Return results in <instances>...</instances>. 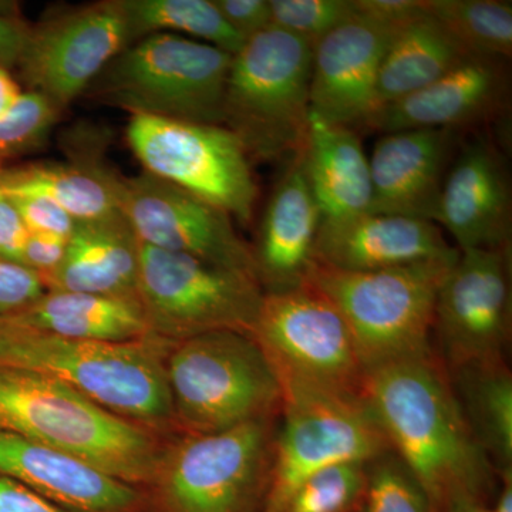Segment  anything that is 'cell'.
I'll return each mask as SVG.
<instances>
[{
	"mask_svg": "<svg viewBox=\"0 0 512 512\" xmlns=\"http://www.w3.org/2000/svg\"><path fill=\"white\" fill-rule=\"evenodd\" d=\"M362 399L434 511L478 501L490 480L487 453L430 356L369 370Z\"/></svg>",
	"mask_w": 512,
	"mask_h": 512,
	"instance_id": "cell-1",
	"label": "cell"
},
{
	"mask_svg": "<svg viewBox=\"0 0 512 512\" xmlns=\"http://www.w3.org/2000/svg\"><path fill=\"white\" fill-rule=\"evenodd\" d=\"M173 343L66 339L0 319V365L59 380L97 406L150 430L174 419L165 360Z\"/></svg>",
	"mask_w": 512,
	"mask_h": 512,
	"instance_id": "cell-2",
	"label": "cell"
},
{
	"mask_svg": "<svg viewBox=\"0 0 512 512\" xmlns=\"http://www.w3.org/2000/svg\"><path fill=\"white\" fill-rule=\"evenodd\" d=\"M0 431L82 458L134 487H150L161 451L150 430L52 377L0 365Z\"/></svg>",
	"mask_w": 512,
	"mask_h": 512,
	"instance_id": "cell-3",
	"label": "cell"
},
{
	"mask_svg": "<svg viewBox=\"0 0 512 512\" xmlns=\"http://www.w3.org/2000/svg\"><path fill=\"white\" fill-rule=\"evenodd\" d=\"M312 50L305 40L269 26L232 56L222 126L251 160L302 153L311 117Z\"/></svg>",
	"mask_w": 512,
	"mask_h": 512,
	"instance_id": "cell-4",
	"label": "cell"
},
{
	"mask_svg": "<svg viewBox=\"0 0 512 512\" xmlns=\"http://www.w3.org/2000/svg\"><path fill=\"white\" fill-rule=\"evenodd\" d=\"M232 56L173 35L153 33L131 43L84 96L133 114L222 126V101Z\"/></svg>",
	"mask_w": 512,
	"mask_h": 512,
	"instance_id": "cell-5",
	"label": "cell"
},
{
	"mask_svg": "<svg viewBox=\"0 0 512 512\" xmlns=\"http://www.w3.org/2000/svg\"><path fill=\"white\" fill-rule=\"evenodd\" d=\"M457 258L372 272L315 264L308 284L342 313L367 373L400 360L430 356L437 293Z\"/></svg>",
	"mask_w": 512,
	"mask_h": 512,
	"instance_id": "cell-6",
	"label": "cell"
},
{
	"mask_svg": "<svg viewBox=\"0 0 512 512\" xmlns=\"http://www.w3.org/2000/svg\"><path fill=\"white\" fill-rule=\"evenodd\" d=\"M174 419L190 434H210L281 409L274 367L252 336L211 332L173 343L165 360Z\"/></svg>",
	"mask_w": 512,
	"mask_h": 512,
	"instance_id": "cell-7",
	"label": "cell"
},
{
	"mask_svg": "<svg viewBox=\"0 0 512 512\" xmlns=\"http://www.w3.org/2000/svg\"><path fill=\"white\" fill-rule=\"evenodd\" d=\"M269 419L210 434H190L161 454L148 512H252L268 493Z\"/></svg>",
	"mask_w": 512,
	"mask_h": 512,
	"instance_id": "cell-8",
	"label": "cell"
},
{
	"mask_svg": "<svg viewBox=\"0 0 512 512\" xmlns=\"http://www.w3.org/2000/svg\"><path fill=\"white\" fill-rule=\"evenodd\" d=\"M264 295L248 272L141 244L137 296L157 338L177 343L224 330L252 336Z\"/></svg>",
	"mask_w": 512,
	"mask_h": 512,
	"instance_id": "cell-9",
	"label": "cell"
},
{
	"mask_svg": "<svg viewBox=\"0 0 512 512\" xmlns=\"http://www.w3.org/2000/svg\"><path fill=\"white\" fill-rule=\"evenodd\" d=\"M284 426L274 441L266 512L306 477L329 466L367 464L389 443L365 400L295 382H281Z\"/></svg>",
	"mask_w": 512,
	"mask_h": 512,
	"instance_id": "cell-10",
	"label": "cell"
},
{
	"mask_svg": "<svg viewBox=\"0 0 512 512\" xmlns=\"http://www.w3.org/2000/svg\"><path fill=\"white\" fill-rule=\"evenodd\" d=\"M126 137L143 171L251 222L259 188L251 158L228 128L133 114Z\"/></svg>",
	"mask_w": 512,
	"mask_h": 512,
	"instance_id": "cell-11",
	"label": "cell"
},
{
	"mask_svg": "<svg viewBox=\"0 0 512 512\" xmlns=\"http://www.w3.org/2000/svg\"><path fill=\"white\" fill-rule=\"evenodd\" d=\"M252 338L264 350L279 383L362 397L366 369L348 323L312 285L265 293Z\"/></svg>",
	"mask_w": 512,
	"mask_h": 512,
	"instance_id": "cell-12",
	"label": "cell"
},
{
	"mask_svg": "<svg viewBox=\"0 0 512 512\" xmlns=\"http://www.w3.org/2000/svg\"><path fill=\"white\" fill-rule=\"evenodd\" d=\"M134 42L123 0L73 6L30 26L16 69L26 92L40 94L63 111Z\"/></svg>",
	"mask_w": 512,
	"mask_h": 512,
	"instance_id": "cell-13",
	"label": "cell"
},
{
	"mask_svg": "<svg viewBox=\"0 0 512 512\" xmlns=\"http://www.w3.org/2000/svg\"><path fill=\"white\" fill-rule=\"evenodd\" d=\"M117 210L140 244L195 256L256 278L252 247L245 244L231 215L197 195L143 171L134 177L109 167Z\"/></svg>",
	"mask_w": 512,
	"mask_h": 512,
	"instance_id": "cell-14",
	"label": "cell"
},
{
	"mask_svg": "<svg viewBox=\"0 0 512 512\" xmlns=\"http://www.w3.org/2000/svg\"><path fill=\"white\" fill-rule=\"evenodd\" d=\"M508 249L460 251L441 282L434 328L456 369L503 362L511 322Z\"/></svg>",
	"mask_w": 512,
	"mask_h": 512,
	"instance_id": "cell-15",
	"label": "cell"
},
{
	"mask_svg": "<svg viewBox=\"0 0 512 512\" xmlns=\"http://www.w3.org/2000/svg\"><path fill=\"white\" fill-rule=\"evenodd\" d=\"M393 29L356 12L313 47V116L366 130L377 111V79Z\"/></svg>",
	"mask_w": 512,
	"mask_h": 512,
	"instance_id": "cell-16",
	"label": "cell"
},
{
	"mask_svg": "<svg viewBox=\"0 0 512 512\" xmlns=\"http://www.w3.org/2000/svg\"><path fill=\"white\" fill-rule=\"evenodd\" d=\"M0 476L66 512H148L141 488L82 458L0 431Z\"/></svg>",
	"mask_w": 512,
	"mask_h": 512,
	"instance_id": "cell-17",
	"label": "cell"
},
{
	"mask_svg": "<svg viewBox=\"0 0 512 512\" xmlns=\"http://www.w3.org/2000/svg\"><path fill=\"white\" fill-rule=\"evenodd\" d=\"M510 97L507 60L470 56L419 92L386 104L366 130L441 128L456 131L500 116Z\"/></svg>",
	"mask_w": 512,
	"mask_h": 512,
	"instance_id": "cell-18",
	"label": "cell"
},
{
	"mask_svg": "<svg viewBox=\"0 0 512 512\" xmlns=\"http://www.w3.org/2000/svg\"><path fill=\"white\" fill-rule=\"evenodd\" d=\"M437 222L456 239L458 251L510 248V178L503 156L487 138L467 143L447 171Z\"/></svg>",
	"mask_w": 512,
	"mask_h": 512,
	"instance_id": "cell-19",
	"label": "cell"
},
{
	"mask_svg": "<svg viewBox=\"0 0 512 512\" xmlns=\"http://www.w3.org/2000/svg\"><path fill=\"white\" fill-rule=\"evenodd\" d=\"M436 222L366 214L322 220L315 244L316 264L346 272H372L457 258Z\"/></svg>",
	"mask_w": 512,
	"mask_h": 512,
	"instance_id": "cell-20",
	"label": "cell"
},
{
	"mask_svg": "<svg viewBox=\"0 0 512 512\" xmlns=\"http://www.w3.org/2000/svg\"><path fill=\"white\" fill-rule=\"evenodd\" d=\"M456 133L441 128L383 134L369 158L375 214L436 222Z\"/></svg>",
	"mask_w": 512,
	"mask_h": 512,
	"instance_id": "cell-21",
	"label": "cell"
},
{
	"mask_svg": "<svg viewBox=\"0 0 512 512\" xmlns=\"http://www.w3.org/2000/svg\"><path fill=\"white\" fill-rule=\"evenodd\" d=\"M322 212L306 175L302 154L292 158L266 202L252 248L256 279L265 293L308 284Z\"/></svg>",
	"mask_w": 512,
	"mask_h": 512,
	"instance_id": "cell-22",
	"label": "cell"
},
{
	"mask_svg": "<svg viewBox=\"0 0 512 512\" xmlns=\"http://www.w3.org/2000/svg\"><path fill=\"white\" fill-rule=\"evenodd\" d=\"M140 241L120 211L77 221L47 291L137 296Z\"/></svg>",
	"mask_w": 512,
	"mask_h": 512,
	"instance_id": "cell-23",
	"label": "cell"
},
{
	"mask_svg": "<svg viewBox=\"0 0 512 512\" xmlns=\"http://www.w3.org/2000/svg\"><path fill=\"white\" fill-rule=\"evenodd\" d=\"M301 154L322 220H345L370 212L369 158L355 130L311 114Z\"/></svg>",
	"mask_w": 512,
	"mask_h": 512,
	"instance_id": "cell-24",
	"label": "cell"
},
{
	"mask_svg": "<svg viewBox=\"0 0 512 512\" xmlns=\"http://www.w3.org/2000/svg\"><path fill=\"white\" fill-rule=\"evenodd\" d=\"M0 319L66 339L133 342L151 336L138 296L46 291L22 312Z\"/></svg>",
	"mask_w": 512,
	"mask_h": 512,
	"instance_id": "cell-25",
	"label": "cell"
},
{
	"mask_svg": "<svg viewBox=\"0 0 512 512\" xmlns=\"http://www.w3.org/2000/svg\"><path fill=\"white\" fill-rule=\"evenodd\" d=\"M470 56L427 10L396 26L380 64L377 111L436 82Z\"/></svg>",
	"mask_w": 512,
	"mask_h": 512,
	"instance_id": "cell-26",
	"label": "cell"
},
{
	"mask_svg": "<svg viewBox=\"0 0 512 512\" xmlns=\"http://www.w3.org/2000/svg\"><path fill=\"white\" fill-rule=\"evenodd\" d=\"M0 194L39 197L55 202L76 221L117 212L109 165L92 156L70 163H36L0 171Z\"/></svg>",
	"mask_w": 512,
	"mask_h": 512,
	"instance_id": "cell-27",
	"label": "cell"
},
{
	"mask_svg": "<svg viewBox=\"0 0 512 512\" xmlns=\"http://www.w3.org/2000/svg\"><path fill=\"white\" fill-rule=\"evenodd\" d=\"M464 416L485 453L511 471L512 379L503 362L457 369Z\"/></svg>",
	"mask_w": 512,
	"mask_h": 512,
	"instance_id": "cell-28",
	"label": "cell"
},
{
	"mask_svg": "<svg viewBox=\"0 0 512 512\" xmlns=\"http://www.w3.org/2000/svg\"><path fill=\"white\" fill-rule=\"evenodd\" d=\"M134 39L173 33L224 50L229 55L245 40L222 19L212 0H123Z\"/></svg>",
	"mask_w": 512,
	"mask_h": 512,
	"instance_id": "cell-29",
	"label": "cell"
},
{
	"mask_svg": "<svg viewBox=\"0 0 512 512\" xmlns=\"http://www.w3.org/2000/svg\"><path fill=\"white\" fill-rule=\"evenodd\" d=\"M426 10L470 55L510 59L511 2L426 0Z\"/></svg>",
	"mask_w": 512,
	"mask_h": 512,
	"instance_id": "cell-30",
	"label": "cell"
},
{
	"mask_svg": "<svg viewBox=\"0 0 512 512\" xmlns=\"http://www.w3.org/2000/svg\"><path fill=\"white\" fill-rule=\"evenodd\" d=\"M366 464H336L306 477L271 512H350L363 503Z\"/></svg>",
	"mask_w": 512,
	"mask_h": 512,
	"instance_id": "cell-31",
	"label": "cell"
},
{
	"mask_svg": "<svg viewBox=\"0 0 512 512\" xmlns=\"http://www.w3.org/2000/svg\"><path fill=\"white\" fill-rule=\"evenodd\" d=\"M62 111L40 94L23 92L0 116V161L35 151L45 144Z\"/></svg>",
	"mask_w": 512,
	"mask_h": 512,
	"instance_id": "cell-32",
	"label": "cell"
},
{
	"mask_svg": "<svg viewBox=\"0 0 512 512\" xmlns=\"http://www.w3.org/2000/svg\"><path fill=\"white\" fill-rule=\"evenodd\" d=\"M272 26L315 47L356 13L355 0H269Z\"/></svg>",
	"mask_w": 512,
	"mask_h": 512,
	"instance_id": "cell-33",
	"label": "cell"
},
{
	"mask_svg": "<svg viewBox=\"0 0 512 512\" xmlns=\"http://www.w3.org/2000/svg\"><path fill=\"white\" fill-rule=\"evenodd\" d=\"M376 461L367 478L365 512H436L402 461Z\"/></svg>",
	"mask_w": 512,
	"mask_h": 512,
	"instance_id": "cell-34",
	"label": "cell"
},
{
	"mask_svg": "<svg viewBox=\"0 0 512 512\" xmlns=\"http://www.w3.org/2000/svg\"><path fill=\"white\" fill-rule=\"evenodd\" d=\"M46 291L42 276L18 262L0 258V318L22 312Z\"/></svg>",
	"mask_w": 512,
	"mask_h": 512,
	"instance_id": "cell-35",
	"label": "cell"
},
{
	"mask_svg": "<svg viewBox=\"0 0 512 512\" xmlns=\"http://www.w3.org/2000/svg\"><path fill=\"white\" fill-rule=\"evenodd\" d=\"M6 197V195H5ZM19 212L29 234L69 238L76 220L55 202L39 197H6Z\"/></svg>",
	"mask_w": 512,
	"mask_h": 512,
	"instance_id": "cell-36",
	"label": "cell"
},
{
	"mask_svg": "<svg viewBox=\"0 0 512 512\" xmlns=\"http://www.w3.org/2000/svg\"><path fill=\"white\" fill-rule=\"evenodd\" d=\"M222 19L247 42L272 26L269 0H212Z\"/></svg>",
	"mask_w": 512,
	"mask_h": 512,
	"instance_id": "cell-37",
	"label": "cell"
},
{
	"mask_svg": "<svg viewBox=\"0 0 512 512\" xmlns=\"http://www.w3.org/2000/svg\"><path fill=\"white\" fill-rule=\"evenodd\" d=\"M67 239L53 235L29 234L19 264L36 272L46 281L62 264Z\"/></svg>",
	"mask_w": 512,
	"mask_h": 512,
	"instance_id": "cell-38",
	"label": "cell"
},
{
	"mask_svg": "<svg viewBox=\"0 0 512 512\" xmlns=\"http://www.w3.org/2000/svg\"><path fill=\"white\" fill-rule=\"evenodd\" d=\"M356 12L390 28L402 25L426 10V0H355Z\"/></svg>",
	"mask_w": 512,
	"mask_h": 512,
	"instance_id": "cell-39",
	"label": "cell"
},
{
	"mask_svg": "<svg viewBox=\"0 0 512 512\" xmlns=\"http://www.w3.org/2000/svg\"><path fill=\"white\" fill-rule=\"evenodd\" d=\"M29 237L19 212L12 202L0 194V258L18 262Z\"/></svg>",
	"mask_w": 512,
	"mask_h": 512,
	"instance_id": "cell-40",
	"label": "cell"
},
{
	"mask_svg": "<svg viewBox=\"0 0 512 512\" xmlns=\"http://www.w3.org/2000/svg\"><path fill=\"white\" fill-rule=\"evenodd\" d=\"M30 25L13 15H0V69L12 72L19 64Z\"/></svg>",
	"mask_w": 512,
	"mask_h": 512,
	"instance_id": "cell-41",
	"label": "cell"
},
{
	"mask_svg": "<svg viewBox=\"0 0 512 512\" xmlns=\"http://www.w3.org/2000/svg\"><path fill=\"white\" fill-rule=\"evenodd\" d=\"M0 512H66L22 484L0 476Z\"/></svg>",
	"mask_w": 512,
	"mask_h": 512,
	"instance_id": "cell-42",
	"label": "cell"
},
{
	"mask_svg": "<svg viewBox=\"0 0 512 512\" xmlns=\"http://www.w3.org/2000/svg\"><path fill=\"white\" fill-rule=\"evenodd\" d=\"M23 93L20 83L9 70L0 69V116L18 101Z\"/></svg>",
	"mask_w": 512,
	"mask_h": 512,
	"instance_id": "cell-43",
	"label": "cell"
},
{
	"mask_svg": "<svg viewBox=\"0 0 512 512\" xmlns=\"http://www.w3.org/2000/svg\"><path fill=\"white\" fill-rule=\"evenodd\" d=\"M493 512H512V483L511 476L505 478L503 491L498 497L497 504H495Z\"/></svg>",
	"mask_w": 512,
	"mask_h": 512,
	"instance_id": "cell-44",
	"label": "cell"
},
{
	"mask_svg": "<svg viewBox=\"0 0 512 512\" xmlns=\"http://www.w3.org/2000/svg\"><path fill=\"white\" fill-rule=\"evenodd\" d=\"M447 512H493L481 507L478 501H463L451 507Z\"/></svg>",
	"mask_w": 512,
	"mask_h": 512,
	"instance_id": "cell-45",
	"label": "cell"
},
{
	"mask_svg": "<svg viewBox=\"0 0 512 512\" xmlns=\"http://www.w3.org/2000/svg\"><path fill=\"white\" fill-rule=\"evenodd\" d=\"M2 170H3V163H2V161H0V171H2Z\"/></svg>",
	"mask_w": 512,
	"mask_h": 512,
	"instance_id": "cell-46",
	"label": "cell"
}]
</instances>
